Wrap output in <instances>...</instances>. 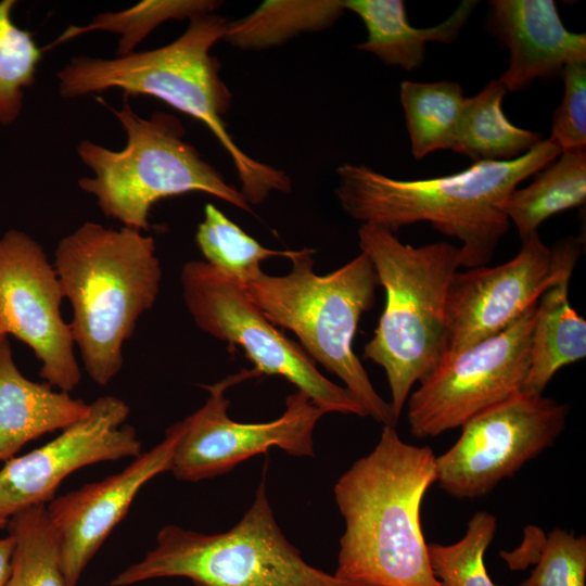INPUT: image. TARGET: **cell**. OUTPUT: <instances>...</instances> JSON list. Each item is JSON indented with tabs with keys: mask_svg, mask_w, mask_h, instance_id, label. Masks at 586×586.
<instances>
[{
	"mask_svg": "<svg viewBox=\"0 0 586 586\" xmlns=\"http://www.w3.org/2000/svg\"><path fill=\"white\" fill-rule=\"evenodd\" d=\"M433 483L436 456L431 447L406 443L395 426L383 425L374 448L333 488L344 520L334 574L368 586H442L420 521Z\"/></svg>",
	"mask_w": 586,
	"mask_h": 586,
	"instance_id": "6da1fadb",
	"label": "cell"
},
{
	"mask_svg": "<svg viewBox=\"0 0 586 586\" xmlns=\"http://www.w3.org/2000/svg\"><path fill=\"white\" fill-rule=\"evenodd\" d=\"M561 152L548 138L511 161L477 162L453 175L412 180L345 163L336 170L335 193L345 214L361 225L395 233L404 226L431 224L461 242L460 264L474 268L492 259L510 226L502 212L507 198Z\"/></svg>",
	"mask_w": 586,
	"mask_h": 586,
	"instance_id": "7a4b0ae2",
	"label": "cell"
},
{
	"mask_svg": "<svg viewBox=\"0 0 586 586\" xmlns=\"http://www.w3.org/2000/svg\"><path fill=\"white\" fill-rule=\"evenodd\" d=\"M227 24L215 13L204 14L190 20L180 37L156 49L113 59L74 56L58 72V87L64 99L111 89L127 97L151 95L202 122L232 160L240 192L252 206L272 192H290L292 184L284 171L243 152L227 130L224 116L231 93L211 54L213 46L224 39Z\"/></svg>",
	"mask_w": 586,
	"mask_h": 586,
	"instance_id": "3957f363",
	"label": "cell"
},
{
	"mask_svg": "<svg viewBox=\"0 0 586 586\" xmlns=\"http://www.w3.org/2000/svg\"><path fill=\"white\" fill-rule=\"evenodd\" d=\"M53 266L86 372L106 385L120 371L123 345L155 303L162 279L155 241L142 231L87 221L64 237Z\"/></svg>",
	"mask_w": 586,
	"mask_h": 586,
	"instance_id": "277c9868",
	"label": "cell"
},
{
	"mask_svg": "<svg viewBox=\"0 0 586 586\" xmlns=\"http://www.w3.org/2000/svg\"><path fill=\"white\" fill-rule=\"evenodd\" d=\"M358 243L385 291V306L364 358L384 369L388 403L398 421L411 388L444 353L446 300L461 266L459 247L448 242L416 247L373 225L360 226Z\"/></svg>",
	"mask_w": 586,
	"mask_h": 586,
	"instance_id": "5b68a950",
	"label": "cell"
},
{
	"mask_svg": "<svg viewBox=\"0 0 586 586\" xmlns=\"http://www.w3.org/2000/svg\"><path fill=\"white\" fill-rule=\"evenodd\" d=\"M313 254L310 249L295 251L290 272H264L244 286L271 323L292 331L316 364L343 381L368 417L396 426L390 403L375 391L353 349L358 322L375 303L378 275L364 253L317 275Z\"/></svg>",
	"mask_w": 586,
	"mask_h": 586,
	"instance_id": "8992f818",
	"label": "cell"
},
{
	"mask_svg": "<svg viewBox=\"0 0 586 586\" xmlns=\"http://www.w3.org/2000/svg\"><path fill=\"white\" fill-rule=\"evenodd\" d=\"M127 98L124 94L120 110H113L127 137L125 148L114 151L82 140L76 149L93 171L92 177H81L78 187L95 198L106 217L148 231L149 214L157 201L188 192H204L252 213L240 190L184 140L178 118L162 112L141 117Z\"/></svg>",
	"mask_w": 586,
	"mask_h": 586,
	"instance_id": "52a82bcc",
	"label": "cell"
},
{
	"mask_svg": "<svg viewBox=\"0 0 586 586\" xmlns=\"http://www.w3.org/2000/svg\"><path fill=\"white\" fill-rule=\"evenodd\" d=\"M268 461L251 507L228 531L203 534L166 525L144 558L111 586L183 577L194 586H368L313 566L282 533L267 494Z\"/></svg>",
	"mask_w": 586,
	"mask_h": 586,
	"instance_id": "ba28073f",
	"label": "cell"
},
{
	"mask_svg": "<svg viewBox=\"0 0 586 586\" xmlns=\"http://www.w3.org/2000/svg\"><path fill=\"white\" fill-rule=\"evenodd\" d=\"M180 281L183 302L196 327L242 347L259 374L284 378L324 413L368 417L345 386L324 377L302 346L265 317L244 284L205 260L186 263Z\"/></svg>",
	"mask_w": 586,
	"mask_h": 586,
	"instance_id": "9c48e42d",
	"label": "cell"
},
{
	"mask_svg": "<svg viewBox=\"0 0 586 586\" xmlns=\"http://www.w3.org/2000/svg\"><path fill=\"white\" fill-rule=\"evenodd\" d=\"M581 247L575 238L549 247L534 232L510 260L457 271L447 293L443 354L467 349L513 324L546 291L571 279Z\"/></svg>",
	"mask_w": 586,
	"mask_h": 586,
	"instance_id": "30bf717a",
	"label": "cell"
},
{
	"mask_svg": "<svg viewBox=\"0 0 586 586\" xmlns=\"http://www.w3.org/2000/svg\"><path fill=\"white\" fill-rule=\"evenodd\" d=\"M537 303L500 333L461 352L442 355L406 402L413 436L434 437L461 428L521 391L530 366Z\"/></svg>",
	"mask_w": 586,
	"mask_h": 586,
	"instance_id": "8fae6325",
	"label": "cell"
},
{
	"mask_svg": "<svg viewBox=\"0 0 586 586\" xmlns=\"http://www.w3.org/2000/svg\"><path fill=\"white\" fill-rule=\"evenodd\" d=\"M569 406L518 392L461 426L455 444L436 457V483L449 496L474 499L555 445L565 429Z\"/></svg>",
	"mask_w": 586,
	"mask_h": 586,
	"instance_id": "7c38bea8",
	"label": "cell"
},
{
	"mask_svg": "<svg viewBox=\"0 0 586 586\" xmlns=\"http://www.w3.org/2000/svg\"><path fill=\"white\" fill-rule=\"evenodd\" d=\"M259 375L255 369H241L214 384L203 385L208 392L205 404L177 422L179 438L169 469L176 479L187 482L212 479L271 447L295 457L315 456L314 430L326 413L302 392L288 395L284 411L271 421L244 423L229 417L227 390Z\"/></svg>",
	"mask_w": 586,
	"mask_h": 586,
	"instance_id": "4fadbf2b",
	"label": "cell"
},
{
	"mask_svg": "<svg viewBox=\"0 0 586 586\" xmlns=\"http://www.w3.org/2000/svg\"><path fill=\"white\" fill-rule=\"evenodd\" d=\"M63 290L42 246L24 231L0 237V321L31 348L40 377L69 393L81 380L69 323L61 315Z\"/></svg>",
	"mask_w": 586,
	"mask_h": 586,
	"instance_id": "5bb4252c",
	"label": "cell"
},
{
	"mask_svg": "<svg viewBox=\"0 0 586 586\" xmlns=\"http://www.w3.org/2000/svg\"><path fill=\"white\" fill-rule=\"evenodd\" d=\"M128 415L123 399L99 397L84 418L55 438L8 460L0 470V520L49 504L62 481L80 468L139 456L141 442L135 428L125 423Z\"/></svg>",
	"mask_w": 586,
	"mask_h": 586,
	"instance_id": "9a60e30c",
	"label": "cell"
},
{
	"mask_svg": "<svg viewBox=\"0 0 586 586\" xmlns=\"http://www.w3.org/2000/svg\"><path fill=\"white\" fill-rule=\"evenodd\" d=\"M179 438L178 423L165 437L141 453L120 472L54 497L47 504L58 533L61 559L68 581L77 585L88 563L127 514L139 491L156 475L169 471Z\"/></svg>",
	"mask_w": 586,
	"mask_h": 586,
	"instance_id": "2e32d148",
	"label": "cell"
},
{
	"mask_svg": "<svg viewBox=\"0 0 586 586\" xmlns=\"http://www.w3.org/2000/svg\"><path fill=\"white\" fill-rule=\"evenodd\" d=\"M488 30L510 51L497 79L506 91L526 89L536 78H552L573 62L586 61V35L565 28L552 0H493Z\"/></svg>",
	"mask_w": 586,
	"mask_h": 586,
	"instance_id": "e0dca14e",
	"label": "cell"
},
{
	"mask_svg": "<svg viewBox=\"0 0 586 586\" xmlns=\"http://www.w3.org/2000/svg\"><path fill=\"white\" fill-rule=\"evenodd\" d=\"M89 409L85 400L24 377L8 339L0 342V461L13 458L28 442L78 421Z\"/></svg>",
	"mask_w": 586,
	"mask_h": 586,
	"instance_id": "ac0fdd59",
	"label": "cell"
},
{
	"mask_svg": "<svg viewBox=\"0 0 586 586\" xmlns=\"http://www.w3.org/2000/svg\"><path fill=\"white\" fill-rule=\"evenodd\" d=\"M476 3L464 0L440 24L417 28L409 23L402 0H344L345 10L357 14L368 33L367 40L357 48L377 55L388 66L406 71L422 65L428 42L451 43Z\"/></svg>",
	"mask_w": 586,
	"mask_h": 586,
	"instance_id": "d6986e66",
	"label": "cell"
},
{
	"mask_svg": "<svg viewBox=\"0 0 586 586\" xmlns=\"http://www.w3.org/2000/svg\"><path fill=\"white\" fill-rule=\"evenodd\" d=\"M565 279L546 291L537 303L531 336L530 366L521 392L543 395L564 366L586 356V321L569 302Z\"/></svg>",
	"mask_w": 586,
	"mask_h": 586,
	"instance_id": "ffe728a7",
	"label": "cell"
},
{
	"mask_svg": "<svg viewBox=\"0 0 586 586\" xmlns=\"http://www.w3.org/2000/svg\"><path fill=\"white\" fill-rule=\"evenodd\" d=\"M506 93L498 80H491L467 99L451 151L468 156L472 163L511 161L544 140L540 132L509 122L502 109Z\"/></svg>",
	"mask_w": 586,
	"mask_h": 586,
	"instance_id": "44dd1931",
	"label": "cell"
},
{
	"mask_svg": "<svg viewBox=\"0 0 586 586\" xmlns=\"http://www.w3.org/2000/svg\"><path fill=\"white\" fill-rule=\"evenodd\" d=\"M527 187L514 189L502 204L521 241L549 217L586 201V151H565L535 174Z\"/></svg>",
	"mask_w": 586,
	"mask_h": 586,
	"instance_id": "7402d4cb",
	"label": "cell"
},
{
	"mask_svg": "<svg viewBox=\"0 0 586 586\" xmlns=\"http://www.w3.org/2000/svg\"><path fill=\"white\" fill-rule=\"evenodd\" d=\"M344 11V0H268L247 16L228 22L222 40L242 50L269 49L328 28Z\"/></svg>",
	"mask_w": 586,
	"mask_h": 586,
	"instance_id": "603a6c76",
	"label": "cell"
},
{
	"mask_svg": "<svg viewBox=\"0 0 586 586\" xmlns=\"http://www.w3.org/2000/svg\"><path fill=\"white\" fill-rule=\"evenodd\" d=\"M399 95L413 157L421 160L438 150H451L468 99L460 85L405 80Z\"/></svg>",
	"mask_w": 586,
	"mask_h": 586,
	"instance_id": "cb8c5ba5",
	"label": "cell"
},
{
	"mask_svg": "<svg viewBox=\"0 0 586 586\" xmlns=\"http://www.w3.org/2000/svg\"><path fill=\"white\" fill-rule=\"evenodd\" d=\"M5 528L14 539L11 573L5 586H77L64 573L59 536L47 505L12 515Z\"/></svg>",
	"mask_w": 586,
	"mask_h": 586,
	"instance_id": "d4e9b609",
	"label": "cell"
},
{
	"mask_svg": "<svg viewBox=\"0 0 586 586\" xmlns=\"http://www.w3.org/2000/svg\"><path fill=\"white\" fill-rule=\"evenodd\" d=\"M220 3L214 0H144L122 11L100 13L86 25H72L49 48L101 30L119 35L117 56L126 55L161 24L214 13Z\"/></svg>",
	"mask_w": 586,
	"mask_h": 586,
	"instance_id": "484cf974",
	"label": "cell"
},
{
	"mask_svg": "<svg viewBox=\"0 0 586 586\" xmlns=\"http://www.w3.org/2000/svg\"><path fill=\"white\" fill-rule=\"evenodd\" d=\"M195 241L207 264L244 285L264 273L260 264L265 259H290L295 253L263 246L211 203L204 207Z\"/></svg>",
	"mask_w": 586,
	"mask_h": 586,
	"instance_id": "4316f807",
	"label": "cell"
},
{
	"mask_svg": "<svg viewBox=\"0 0 586 586\" xmlns=\"http://www.w3.org/2000/svg\"><path fill=\"white\" fill-rule=\"evenodd\" d=\"M15 0L0 1V125L9 126L21 115L25 89L36 78L42 50L33 35L18 27L12 11Z\"/></svg>",
	"mask_w": 586,
	"mask_h": 586,
	"instance_id": "83f0119b",
	"label": "cell"
},
{
	"mask_svg": "<svg viewBox=\"0 0 586 586\" xmlns=\"http://www.w3.org/2000/svg\"><path fill=\"white\" fill-rule=\"evenodd\" d=\"M497 531V518L477 511L464 535L449 545L428 544L430 564L442 586H499L488 575L484 557Z\"/></svg>",
	"mask_w": 586,
	"mask_h": 586,
	"instance_id": "f1b7e54d",
	"label": "cell"
},
{
	"mask_svg": "<svg viewBox=\"0 0 586 586\" xmlns=\"http://www.w3.org/2000/svg\"><path fill=\"white\" fill-rule=\"evenodd\" d=\"M535 564L519 586H586V537L553 528Z\"/></svg>",
	"mask_w": 586,
	"mask_h": 586,
	"instance_id": "f546056e",
	"label": "cell"
},
{
	"mask_svg": "<svg viewBox=\"0 0 586 586\" xmlns=\"http://www.w3.org/2000/svg\"><path fill=\"white\" fill-rule=\"evenodd\" d=\"M561 76L564 92L549 138L562 152L586 151V61L568 64Z\"/></svg>",
	"mask_w": 586,
	"mask_h": 586,
	"instance_id": "4dcf8cb0",
	"label": "cell"
},
{
	"mask_svg": "<svg viewBox=\"0 0 586 586\" xmlns=\"http://www.w3.org/2000/svg\"><path fill=\"white\" fill-rule=\"evenodd\" d=\"M14 539L8 535L0 538V586H5L11 573Z\"/></svg>",
	"mask_w": 586,
	"mask_h": 586,
	"instance_id": "1f68e13d",
	"label": "cell"
},
{
	"mask_svg": "<svg viewBox=\"0 0 586 586\" xmlns=\"http://www.w3.org/2000/svg\"><path fill=\"white\" fill-rule=\"evenodd\" d=\"M4 339H7V334L4 333L0 321V342Z\"/></svg>",
	"mask_w": 586,
	"mask_h": 586,
	"instance_id": "d6a6232c",
	"label": "cell"
},
{
	"mask_svg": "<svg viewBox=\"0 0 586 586\" xmlns=\"http://www.w3.org/2000/svg\"><path fill=\"white\" fill-rule=\"evenodd\" d=\"M8 520H0V528L7 527Z\"/></svg>",
	"mask_w": 586,
	"mask_h": 586,
	"instance_id": "836d02e7",
	"label": "cell"
}]
</instances>
